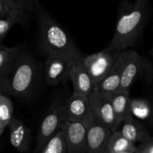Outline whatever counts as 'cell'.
Masks as SVG:
<instances>
[{
  "mask_svg": "<svg viewBox=\"0 0 153 153\" xmlns=\"http://www.w3.org/2000/svg\"><path fill=\"white\" fill-rule=\"evenodd\" d=\"M87 153H106L111 131L94 117L86 126Z\"/></svg>",
  "mask_w": 153,
  "mask_h": 153,
  "instance_id": "30bf717a",
  "label": "cell"
},
{
  "mask_svg": "<svg viewBox=\"0 0 153 153\" xmlns=\"http://www.w3.org/2000/svg\"><path fill=\"white\" fill-rule=\"evenodd\" d=\"M121 51L104 50L84 57L82 65L89 74L93 84L96 85L104 79L115 67Z\"/></svg>",
  "mask_w": 153,
  "mask_h": 153,
  "instance_id": "5b68a950",
  "label": "cell"
},
{
  "mask_svg": "<svg viewBox=\"0 0 153 153\" xmlns=\"http://www.w3.org/2000/svg\"><path fill=\"white\" fill-rule=\"evenodd\" d=\"M65 100L58 97L52 102L47 113L44 117L38 130L37 140L38 152H41L48 142L62 130L64 117V104Z\"/></svg>",
  "mask_w": 153,
  "mask_h": 153,
  "instance_id": "277c9868",
  "label": "cell"
},
{
  "mask_svg": "<svg viewBox=\"0 0 153 153\" xmlns=\"http://www.w3.org/2000/svg\"><path fill=\"white\" fill-rule=\"evenodd\" d=\"M8 126L10 129V141L12 146L20 152H28L31 140V128L14 117L11 118Z\"/></svg>",
  "mask_w": 153,
  "mask_h": 153,
  "instance_id": "7c38bea8",
  "label": "cell"
},
{
  "mask_svg": "<svg viewBox=\"0 0 153 153\" xmlns=\"http://www.w3.org/2000/svg\"><path fill=\"white\" fill-rule=\"evenodd\" d=\"M152 123H153V106H152Z\"/></svg>",
  "mask_w": 153,
  "mask_h": 153,
  "instance_id": "83f0119b",
  "label": "cell"
},
{
  "mask_svg": "<svg viewBox=\"0 0 153 153\" xmlns=\"http://www.w3.org/2000/svg\"><path fill=\"white\" fill-rule=\"evenodd\" d=\"M122 153H131V152H122Z\"/></svg>",
  "mask_w": 153,
  "mask_h": 153,
  "instance_id": "f1b7e54d",
  "label": "cell"
},
{
  "mask_svg": "<svg viewBox=\"0 0 153 153\" xmlns=\"http://www.w3.org/2000/svg\"><path fill=\"white\" fill-rule=\"evenodd\" d=\"M134 153H153V139L146 140L136 146Z\"/></svg>",
  "mask_w": 153,
  "mask_h": 153,
  "instance_id": "cb8c5ba5",
  "label": "cell"
},
{
  "mask_svg": "<svg viewBox=\"0 0 153 153\" xmlns=\"http://www.w3.org/2000/svg\"><path fill=\"white\" fill-rule=\"evenodd\" d=\"M122 58L120 52L119 58L110 73L100 82L94 85V90L105 94L118 93L121 87Z\"/></svg>",
  "mask_w": 153,
  "mask_h": 153,
  "instance_id": "2e32d148",
  "label": "cell"
},
{
  "mask_svg": "<svg viewBox=\"0 0 153 153\" xmlns=\"http://www.w3.org/2000/svg\"><path fill=\"white\" fill-rule=\"evenodd\" d=\"M152 139H153V135H152Z\"/></svg>",
  "mask_w": 153,
  "mask_h": 153,
  "instance_id": "f546056e",
  "label": "cell"
},
{
  "mask_svg": "<svg viewBox=\"0 0 153 153\" xmlns=\"http://www.w3.org/2000/svg\"><path fill=\"white\" fill-rule=\"evenodd\" d=\"M136 146L123 136L120 130L111 132L108 140L106 153H134Z\"/></svg>",
  "mask_w": 153,
  "mask_h": 153,
  "instance_id": "ac0fdd59",
  "label": "cell"
},
{
  "mask_svg": "<svg viewBox=\"0 0 153 153\" xmlns=\"http://www.w3.org/2000/svg\"><path fill=\"white\" fill-rule=\"evenodd\" d=\"M40 50L46 56H59L75 64L82 62L84 57L76 43L64 28L40 4L35 13Z\"/></svg>",
  "mask_w": 153,
  "mask_h": 153,
  "instance_id": "6da1fadb",
  "label": "cell"
},
{
  "mask_svg": "<svg viewBox=\"0 0 153 153\" xmlns=\"http://www.w3.org/2000/svg\"><path fill=\"white\" fill-rule=\"evenodd\" d=\"M62 129L65 135L68 153H87L86 129L82 124L64 121Z\"/></svg>",
  "mask_w": 153,
  "mask_h": 153,
  "instance_id": "8fae6325",
  "label": "cell"
},
{
  "mask_svg": "<svg viewBox=\"0 0 153 153\" xmlns=\"http://www.w3.org/2000/svg\"><path fill=\"white\" fill-rule=\"evenodd\" d=\"M74 63L59 56H46L44 79L50 85H56L68 80Z\"/></svg>",
  "mask_w": 153,
  "mask_h": 153,
  "instance_id": "9c48e42d",
  "label": "cell"
},
{
  "mask_svg": "<svg viewBox=\"0 0 153 153\" xmlns=\"http://www.w3.org/2000/svg\"><path fill=\"white\" fill-rule=\"evenodd\" d=\"M17 23H19V21L15 16H10L5 19H0V43L12 27Z\"/></svg>",
  "mask_w": 153,
  "mask_h": 153,
  "instance_id": "603a6c76",
  "label": "cell"
},
{
  "mask_svg": "<svg viewBox=\"0 0 153 153\" xmlns=\"http://www.w3.org/2000/svg\"><path fill=\"white\" fill-rule=\"evenodd\" d=\"M10 16H14L11 13L8 0H0V19H5Z\"/></svg>",
  "mask_w": 153,
  "mask_h": 153,
  "instance_id": "d4e9b609",
  "label": "cell"
},
{
  "mask_svg": "<svg viewBox=\"0 0 153 153\" xmlns=\"http://www.w3.org/2000/svg\"><path fill=\"white\" fill-rule=\"evenodd\" d=\"M14 106L8 96L0 94V128L4 130L13 117Z\"/></svg>",
  "mask_w": 153,
  "mask_h": 153,
  "instance_id": "ffe728a7",
  "label": "cell"
},
{
  "mask_svg": "<svg viewBox=\"0 0 153 153\" xmlns=\"http://www.w3.org/2000/svg\"><path fill=\"white\" fill-rule=\"evenodd\" d=\"M69 80L73 85V94L88 97L94 89V84L85 67L80 64H74L70 71Z\"/></svg>",
  "mask_w": 153,
  "mask_h": 153,
  "instance_id": "5bb4252c",
  "label": "cell"
},
{
  "mask_svg": "<svg viewBox=\"0 0 153 153\" xmlns=\"http://www.w3.org/2000/svg\"><path fill=\"white\" fill-rule=\"evenodd\" d=\"M88 97L94 118L107 127L111 132L118 129L113 108L108 94L93 89Z\"/></svg>",
  "mask_w": 153,
  "mask_h": 153,
  "instance_id": "52a82bcc",
  "label": "cell"
},
{
  "mask_svg": "<svg viewBox=\"0 0 153 153\" xmlns=\"http://www.w3.org/2000/svg\"><path fill=\"white\" fill-rule=\"evenodd\" d=\"M38 65L26 49L8 65L0 70V94L26 98L32 91L36 82Z\"/></svg>",
  "mask_w": 153,
  "mask_h": 153,
  "instance_id": "3957f363",
  "label": "cell"
},
{
  "mask_svg": "<svg viewBox=\"0 0 153 153\" xmlns=\"http://www.w3.org/2000/svg\"><path fill=\"white\" fill-rule=\"evenodd\" d=\"M122 77L119 92L129 95L130 87L146 71V60L134 50L121 51Z\"/></svg>",
  "mask_w": 153,
  "mask_h": 153,
  "instance_id": "8992f818",
  "label": "cell"
},
{
  "mask_svg": "<svg viewBox=\"0 0 153 153\" xmlns=\"http://www.w3.org/2000/svg\"><path fill=\"white\" fill-rule=\"evenodd\" d=\"M120 131L126 139L135 145L136 143H141L149 140L152 137L143 124L133 116L127 118L122 123V126Z\"/></svg>",
  "mask_w": 153,
  "mask_h": 153,
  "instance_id": "9a60e30c",
  "label": "cell"
},
{
  "mask_svg": "<svg viewBox=\"0 0 153 153\" xmlns=\"http://www.w3.org/2000/svg\"><path fill=\"white\" fill-rule=\"evenodd\" d=\"M64 117L65 121L78 123L86 127L94 117L88 97L72 94L64 101Z\"/></svg>",
  "mask_w": 153,
  "mask_h": 153,
  "instance_id": "ba28073f",
  "label": "cell"
},
{
  "mask_svg": "<svg viewBox=\"0 0 153 153\" xmlns=\"http://www.w3.org/2000/svg\"><path fill=\"white\" fill-rule=\"evenodd\" d=\"M150 54H151L152 57V59H153V47H152V50L150 51Z\"/></svg>",
  "mask_w": 153,
  "mask_h": 153,
  "instance_id": "484cf974",
  "label": "cell"
},
{
  "mask_svg": "<svg viewBox=\"0 0 153 153\" xmlns=\"http://www.w3.org/2000/svg\"><path fill=\"white\" fill-rule=\"evenodd\" d=\"M130 111L134 117L137 120H146L151 117L152 105L144 99L130 98Z\"/></svg>",
  "mask_w": 153,
  "mask_h": 153,
  "instance_id": "d6986e66",
  "label": "cell"
},
{
  "mask_svg": "<svg viewBox=\"0 0 153 153\" xmlns=\"http://www.w3.org/2000/svg\"><path fill=\"white\" fill-rule=\"evenodd\" d=\"M115 114L117 126L132 116L130 111V98L129 95L122 93L108 94Z\"/></svg>",
  "mask_w": 153,
  "mask_h": 153,
  "instance_id": "e0dca14e",
  "label": "cell"
},
{
  "mask_svg": "<svg viewBox=\"0 0 153 153\" xmlns=\"http://www.w3.org/2000/svg\"><path fill=\"white\" fill-rule=\"evenodd\" d=\"M25 49V46L22 44L16 45L12 47L0 46V70L8 65Z\"/></svg>",
  "mask_w": 153,
  "mask_h": 153,
  "instance_id": "7402d4cb",
  "label": "cell"
},
{
  "mask_svg": "<svg viewBox=\"0 0 153 153\" xmlns=\"http://www.w3.org/2000/svg\"><path fill=\"white\" fill-rule=\"evenodd\" d=\"M149 14L148 0H121L115 32L108 50H125L135 44Z\"/></svg>",
  "mask_w": 153,
  "mask_h": 153,
  "instance_id": "7a4b0ae2",
  "label": "cell"
},
{
  "mask_svg": "<svg viewBox=\"0 0 153 153\" xmlns=\"http://www.w3.org/2000/svg\"><path fill=\"white\" fill-rule=\"evenodd\" d=\"M3 131H4V130L2 129V128H0V136H1L2 134V133H3Z\"/></svg>",
  "mask_w": 153,
  "mask_h": 153,
  "instance_id": "4316f807",
  "label": "cell"
},
{
  "mask_svg": "<svg viewBox=\"0 0 153 153\" xmlns=\"http://www.w3.org/2000/svg\"><path fill=\"white\" fill-rule=\"evenodd\" d=\"M40 153H68L65 135L62 129L48 142Z\"/></svg>",
  "mask_w": 153,
  "mask_h": 153,
  "instance_id": "44dd1931",
  "label": "cell"
},
{
  "mask_svg": "<svg viewBox=\"0 0 153 153\" xmlns=\"http://www.w3.org/2000/svg\"><path fill=\"white\" fill-rule=\"evenodd\" d=\"M11 13L22 26L28 25L40 5V0H8Z\"/></svg>",
  "mask_w": 153,
  "mask_h": 153,
  "instance_id": "4fadbf2b",
  "label": "cell"
}]
</instances>
